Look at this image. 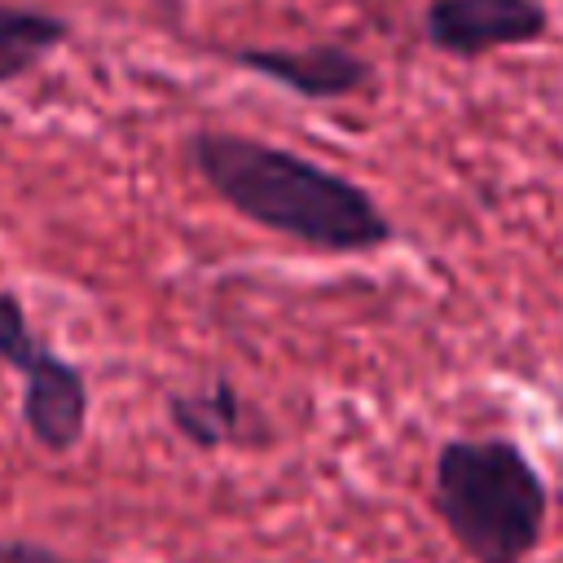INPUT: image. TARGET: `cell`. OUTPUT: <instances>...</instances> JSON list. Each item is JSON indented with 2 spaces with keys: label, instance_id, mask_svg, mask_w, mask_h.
Listing matches in <instances>:
<instances>
[{
  "label": "cell",
  "instance_id": "6da1fadb",
  "mask_svg": "<svg viewBox=\"0 0 563 563\" xmlns=\"http://www.w3.org/2000/svg\"><path fill=\"white\" fill-rule=\"evenodd\" d=\"M189 167L229 211L312 251L356 255L396 238L387 211L356 180L273 141L202 128L189 136Z\"/></svg>",
  "mask_w": 563,
  "mask_h": 563
},
{
  "label": "cell",
  "instance_id": "7a4b0ae2",
  "mask_svg": "<svg viewBox=\"0 0 563 563\" xmlns=\"http://www.w3.org/2000/svg\"><path fill=\"white\" fill-rule=\"evenodd\" d=\"M431 506L471 563H523L550 510V488L510 435H453L435 449Z\"/></svg>",
  "mask_w": 563,
  "mask_h": 563
},
{
  "label": "cell",
  "instance_id": "3957f363",
  "mask_svg": "<svg viewBox=\"0 0 563 563\" xmlns=\"http://www.w3.org/2000/svg\"><path fill=\"white\" fill-rule=\"evenodd\" d=\"M550 31L541 0H427L422 35L449 57H484L493 48L537 44Z\"/></svg>",
  "mask_w": 563,
  "mask_h": 563
},
{
  "label": "cell",
  "instance_id": "277c9868",
  "mask_svg": "<svg viewBox=\"0 0 563 563\" xmlns=\"http://www.w3.org/2000/svg\"><path fill=\"white\" fill-rule=\"evenodd\" d=\"M233 66L264 75L282 88H290L295 97L308 101H334V97H352L369 84V62L356 57L343 44H303V48H282V44H242L224 53Z\"/></svg>",
  "mask_w": 563,
  "mask_h": 563
},
{
  "label": "cell",
  "instance_id": "5b68a950",
  "mask_svg": "<svg viewBox=\"0 0 563 563\" xmlns=\"http://www.w3.org/2000/svg\"><path fill=\"white\" fill-rule=\"evenodd\" d=\"M22 378V422L48 453H70L88 427V378L57 347H40Z\"/></svg>",
  "mask_w": 563,
  "mask_h": 563
},
{
  "label": "cell",
  "instance_id": "8992f818",
  "mask_svg": "<svg viewBox=\"0 0 563 563\" xmlns=\"http://www.w3.org/2000/svg\"><path fill=\"white\" fill-rule=\"evenodd\" d=\"M246 405L233 387V378L216 374L202 391H172L167 396V422L172 431L194 449H229L242 435Z\"/></svg>",
  "mask_w": 563,
  "mask_h": 563
},
{
  "label": "cell",
  "instance_id": "52a82bcc",
  "mask_svg": "<svg viewBox=\"0 0 563 563\" xmlns=\"http://www.w3.org/2000/svg\"><path fill=\"white\" fill-rule=\"evenodd\" d=\"M66 40H70V22L62 13L0 0V84L31 75Z\"/></svg>",
  "mask_w": 563,
  "mask_h": 563
},
{
  "label": "cell",
  "instance_id": "ba28073f",
  "mask_svg": "<svg viewBox=\"0 0 563 563\" xmlns=\"http://www.w3.org/2000/svg\"><path fill=\"white\" fill-rule=\"evenodd\" d=\"M40 334L26 321V308L13 290H0V365H9L13 374H22L31 365V356L40 352Z\"/></svg>",
  "mask_w": 563,
  "mask_h": 563
},
{
  "label": "cell",
  "instance_id": "9c48e42d",
  "mask_svg": "<svg viewBox=\"0 0 563 563\" xmlns=\"http://www.w3.org/2000/svg\"><path fill=\"white\" fill-rule=\"evenodd\" d=\"M0 563H66L53 545L31 537H0Z\"/></svg>",
  "mask_w": 563,
  "mask_h": 563
}]
</instances>
